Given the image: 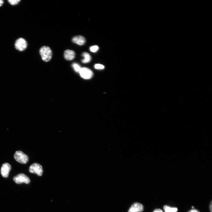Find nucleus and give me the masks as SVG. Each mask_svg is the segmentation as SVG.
I'll return each instance as SVG.
<instances>
[{"label": "nucleus", "instance_id": "2eb2a0df", "mask_svg": "<svg viewBox=\"0 0 212 212\" xmlns=\"http://www.w3.org/2000/svg\"><path fill=\"white\" fill-rule=\"evenodd\" d=\"M94 67L97 69L101 70L105 68V66L102 64H97L95 65Z\"/></svg>", "mask_w": 212, "mask_h": 212}, {"label": "nucleus", "instance_id": "dca6fc26", "mask_svg": "<svg viewBox=\"0 0 212 212\" xmlns=\"http://www.w3.org/2000/svg\"><path fill=\"white\" fill-rule=\"evenodd\" d=\"M21 1L20 0H9V3L11 5H14L17 4Z\"/></svg>", "mask_w": 212, "mask_h": 212}, {"label": "nucleus", "instance_id": "6ab92c4d", "mask_svg": "<svg viewBox=\"0 0 212 212\" xmlns=\"http://www.w3.org/2000/svg\"><path fill=\"white\" fill-rule=\"evenodd\" d=\"M4 3V1L2 0H0V6H2Z\"/></svg>", "mask_w": 212, "mask_h": 212}, {"label": "nucleus", "instance_id": "20e7f679", "mask_svg": "<svg viewBox=\"0 0 212 212\" xmlns=\"http://www.w3.org/2000/svg\"><path fill=\"white\" fill-rule=\"evenodd\" d=\"M27 43L24 39L20 38L17 39L15 43V47L17 50L20 51H23L27 48Z\"/></svg>", "mask_w": 212, "mask_h": 212}, {"label": "nucleus", "instance_id": "aec40b11", "mask_svg": "<svg viewBox=\"0 0 212 212\" xmlns=\"http://www.w3.org/2000/svg\"><path fill=\"white\" fill-rule=\"evenodd\" d=\"M210 210L211 212H212V203L211 202V204L210 205Z\"/></svg>", "mask_w": 212, "mask_h": 212}, {"label": "nucleus", "instance_id": "423d86ee", "mask_svg": "<svg viewBox=\"0 0 212 212\" xmlns=\"http://www.w3.org/2000/svg\"><path fill=\"white\" fill-rule=\"evenodd\" d=\"M14 182L17 184H20L24 183L28 184L30 182L29 178L26 175L23 173H20L14 176L13 178Z\"/></svg>", "mask_w": 212, "mask_h": 212}, {"label": "nucleus", "instance_id": "f3484780", "mask_svg": "<svg viewBox=\"0 0 212 212\" xmlns=\"http://www.w3.org/2000/svg\"><path fill=\"white\" fill-rule=\"evenodd\" d=\"M153 212H163V211L160 209H156Z\"/></svg>", "mask_w": 212, "mask_h": 212}, {"label": "nucleus", "instance_id": "412c9836", "mask_svg": "<svg viewBox=\"0 0 212 212\" xmlns=\"http://www.w3.org/2000/svg\"><path fill=\"white\" fill-rule=\"evenodd\" d=\"M192 208L193 209L194 208V206H192Z\"/></svg>", "mask_w": 212, "mask_h": 212}, {"label": "nucleus", "instance_id": "7ed1b4c3", "mask_svg": "<svg viewBox=\"0 0 212 212\" xmlns=\"http://www.w3.org/2000/svg\"><path fill=\"white\" fill-rule=\"evenodd\" d=\"M29 170L30 173H36L39 176H41L43 173L42 166L37 163H34L32 164L29 168Z\"/></svg>", "mask_w": 212, "mask_h": 212}, {"label": "nucleus", "instance_id": "9d476101", "mask_svg": "<svg viewBox=\"0 0 212 212\" xmlns=\"http://www.w3.org/2000/svg\"><path fill=\"white\" fill-rule=\"evenodd\" d=\"M75 56L74 52L70 49H67L64 53V57L67 60L71 61L73 59Z\"/></svg>", "mask_w": 212, "mask_h": 212}, {"label": "nucleus", "instance_id": "4468645a", "mask_svg": "<svg viewBox=\"0 0 212 212\" xmlns=\"http://www.w3.org/2000/svg\"><path fill=\"white\" fill-rule=\"evenodd\" d=\"M99 47L97 45H94L91 46L90 48V51L93 52H97L99 50Z\"/></svg>", "mask_w": 212, "mask_h": 212}, {"label": "nucleus", "instance_id": "f03ea898", "mask_svg": "<svg viewBox=\"0 0 212 212\" xmlns=\"http://www.w3.org/2000/svg\"><path fill=\"white\" fill-rule=\"evenodd\" d=\"M14 158L18 162L22 163H26L29 160L27 155L20 150L16 151L14 155Z\"/></svg>", "mask_w": 212, "mask_h": 212}, {"label": "nucleus", "instance_id": "a211bd4d", "mask_svg": "<svg viewBox=\"0 0 212 212\" xmlns=\"http://www.w3.org/2000/svg\"><path fill=\"white\" fill-rule=\"evenodd\" d=\"M188 212H200V211L198 210L193 209L190 210Z\"/></svg>", "mask_w": 212, "mask_h": 212}, {"label": "nucleus", "instance_id": "1a4fd4ad", "mask_svg": "<svg viewBox=\"0 0 212 212\" xmlns=\"http://www.w3.org/2000/svg\"><path fill=\"white\" fill-rule=\"evenodd\" d=\"M72 41L73 43L78 45H82L85 43L86 39L82 36L78 35L73 37Z\"/></svg>", "mask_w": 212, "mask_h": 212}, {"label": "nucleus", "instance_id": "ddd939ff", "mask_svg": "<svg viewBox=\"0 0 212 212\" xmlns=\"http://www.w3.org/2000/svg\"><path fill=\"white\" fill-rule=\"evenodd\" d=\"M72 66L76 72L79 73L81 67L79 64L76 63H73Z\"/></svg>", "mask_w": 212, "mask_h": 212}, {"label": "nucleus", "instance_id": "39448f33", "mask_svg": "<svg viewBox=\"0 0 212 212\" xmlns=\"http://www.w3.org/2000/svg\"><path fill=\"white\" fill-rule=\"evenodd\" d=\"M79 73L82 78L86 80L90 79L93 76L92 71L89 68L85 67L81 68Z\"/></svg>", "mask_w": 212, "mask_h": 212}, {"label": "nucleus", "instance_id": "f8f14e48", "mask_svg": "<svg viewBox=\"0 0 212 212\" xmlns=\"http://www.w3.org/2000/svg\"><path fill=\"white\" fill-rule=\"evenodd\" d=\"M163 209L165 212H177L178 211L177 208L172 207L167 205L164 206Z\"/></svg>", "mask_w": 212, "mask_h": 212}, {"label": "nucleus", "instance_id": "9b49d317", "mask_svg": "<svg viewBox=\"0 0 212 212\" xmlns=\"http://www.w3.org/2000/svg\"><path fill=\"white\" fill-rule=\"evenodd\" d=\"M82 56L84 59L82 60V62L83 63H87L89 62L91 60V57L89 54L87 52H83L82 54Z\"/></svg>", "mask_w": 212, "mask_h": 212}, {"label": "nucleus", "instance_id": "0eeeda50", "mask_svg": "<svg viewBox=\"0 0 212 212\" xmlns=\"http://www.w3.org/2000/svg\"><path fill=\"white\" fill-rule=\"evenodd\" d=\"M11 169V166L8 163H4L1 167V170L2 176L4 178L8 177Z\"/></svg>", "mask_w": 212, "mask_h": 212}, {"label": "nucleus", "instance_id": "f257e3e1", "mask_svg": "<svg viewBox=\"0 0 212 212\" xmlns=\"http://www.w3.org/2000/svg\"><path fill=\"white\" fill-rule=\"evenodd\" d=\"M39 53L42 59L44 61L48 62L51 59L52 52L49 47L46 46L42 47L39 50Z\"/></svg>", "mask_w": 212, "mask_h": 212}, {"label": "nucleus", "instance_id": "6e6552de", "mask_svg": "<svg viewBox=\"0 0 212 212\" xmlns=\"http://www.w3.org/2000/svg\"><path fill=\"white\" fill-rule=\"evenodd\" d=\"M144 210L143 205L139 203H133L129 208L128 212H141Z\"/></svg>", "mask_w": 212, "mask_h": 212}]
</instances>
